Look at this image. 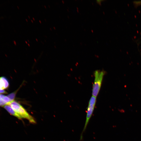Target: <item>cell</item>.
<instances>
[{
    "label": "cell",
    "mask_w": 141,
    "mask_h": 141,
    "mask_svg": "<svg viewBox=\"0 0 141 141\" xmlns=\"http://www.w3.org/2000/svg\"><path fill=\"white\" fill-rule=\"evenodd\" d=\"M7 105L10 106L13 110L22 118L28 120L31 123H35L34 118L27 112L26 109L19 103L14 100Z\"/></svg>",
    "instance_id": "1"
},
{
    "label": "cell",
    "mask_w": 141,
    "mask_h": 141,
    "mask_svg": "<svg viewBox=\"0 0 141 141\" xmlns=\"http://www.w3.org/2000/svg\"><path fill=\"white\" fill-rule=\"evenodd\" d=\"M105 72L103 70H97L94 73L95 79L93 85L92 96L96 97L98 95Z\"/></svg>",
    "instance_id": "2"
},
{
    "label": "cell",
    "mask_w": 141,
    "mask_h": 141,
    "mask_svg": "<svg viewBox=\"0 0 141 141\" xmlns=\"http://www.w3.org/2000/svg\"><path fill=\"white\" fill-rule=\"evenodd\" d=\"M96 102V97L92 96L90 98L87 108L85 124L80 136V139H83V134L85 131L88 123L92 115Z\"/></svg>",
    "instance_id": "3"
},
{
    "label": "cell",
    "mask_w": 141,
    "mask_h": 141,
    "mask_svg": "<svg viewBox=\"0 0 141 141\" xmlns=\"http://www.w3.org/2000/svg\"><path fill=\"white\" fill-rule=\"evenodd\" d=\"M4 108L11 115H13L19 119H21L22 118L17 113H16L11 107L8 105H5L4 106Z\"/></svg>",
    "instance_id": "4"
},
{
    "label": "cell",
    "mask_w": 141,
    "mask_h": 141,
    "mask_svg": "<svg viewBox=\"0 0 141 141\" xmlns=\"http://www.w3.org/2000/svg\"><path fill=\"white\" fill-rule=\"evenodd\" d=\"M4 84V89L7 88L9 86V83L7 79L4 77H1Z\"/></svg>",
    "instance_id": "5"
},
{
    "label": "cell",
    "mask_w": 141,
    "mask_h": 141,
    "mask_svg": "<svg viewBox=\"0 0 141 141\" xmlns=\"http://www.w3.org/2000/svg\"><path fill=\"white\" fill-rule=\"evenodd\" d=\"M16 92L12 93L7 96L9 98L11 101H14V99L15 97Z\"/></svg>",
    "instance_id": "6"
},
{
    "label": "cell",
    "mask_w": 141,
    "mask_h": 141,
    "mask_svg": "<svg viewBox=\"0 0 141 141\" xmlns=\"http://www.w3.org/2000/svg\"><path fill=\"white\" fill-rule=\"evenodd\" d=\"M3 100L7 105H8L9 103L11 102L9 98L7 96H5L3 98Z\"/></svg>",
    "instance_id": "7"
},
{
    "label": "cell",
    "mask_w": 141,
    "mask_h": 141,
    "mask_svg": "<svg viewBox=\"0 0 141 141\" xmlns=\"http://www.w3.org/2000/svg\"><path fill=\"white\" fill-rule=\"evenodd\" d=\"M0 88L4 89V84L2 80L0 77Z\"/></svg>",
    "instance_id": "8"
},
{
    "label": "cell",
    "mask_w": 141,
    "mask_h": 141,
    "mask_svg": "<svg viewBox=\"0 0 141 141\" xmlns=\"http://www.w3.org/2000/svg\"><path fill=\"white\" fill-rule=\"evenodd\" d=\"M135 6L137 7L141 5V1H134L133 2Z\"/></svg>",
    "instance_id": "9"
},
{
    "label": "cell",
    "mask_w": 141,
    "mask_h": 141,
    "mask_svg": "<svg viewBox=\"0 0 141 141\" xmlns=\"http://www.w3.org/2000/svg\"><path fill=\"white\" fill-rule=\"evenodd\" d=\"M6 104L3 101V99H0V106H4Z\"/></svg>",
    "instance_id": "10"
},
{
    "label": "cell",
    "mask_w": 141,
    "mask_h": 141,
    "mask_svg": "<svg viewBox=\"0 0 141 141\" xmlns=\"http://www.w3.org/2000/svg\"><path fill=\"white\" fill-rule=\"evenodd\" d=\"M6 92L5 90L3 89H2L0 88V93H7Z\"/></svg>",
    "instance_id": "11"
},
{
    "label": "cell",
    "mask_w": 141,
    "mask_h": 141,
    "mask_svg": "<svg viewBox=\"0 0 141 141\" xmlns=\"http://www.w3.org/2000/svg\"><path fill=\"white\" fill-rule=\"evenodd\" d=\"M4 96L3 95L0 94V99H3Z\"/></svg>",
    "instance_id": "12"
}]
</instances>
